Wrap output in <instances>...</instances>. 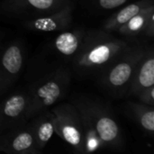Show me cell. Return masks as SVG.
<instances>
[{"label": "cell", "instance_id": "obj_1", "mask_svg": "<svg viewBox=\"0 0 154 154\" xmlns=\"http://www.w3.org/2000/svg\"><path fill=\"white\" fill-rule=\"evenodd\" d=\"M134 42L102 28L86 30L81 48L69 63L72 74L79 79L97 77Z\"/></svg>", "mask_w": 154, "mask_h": 154}, {"label": "cell", "instance_id": "obj_2", "mask_svg": "<svg viewBox=\"0 0 154 154\" xmlns=\"http://www.w3.org/2000/svg\"><path fill=\"white\" fill-rule=\"evenodd\" d=\"M71 78L70 67L60 63L31 82L27 88V120L63 100L69 92Z\"/></svg>", "mask_w": 154, "mask_h": 154}, {"label": "cell", "instance_id": "obj_3", "mask_svg": "<svg viewBox=\"0 0 154 154\" xmlns=\"http://www.w3.org/2000/svg\"><path fill=\"white\" fill-rule=\"evenodd\" d=\"M69 102L94 126L106 148L116 151L124 149L125 140L122 130L108 103L101 98L86 94L74 96Z\"/></svg>", "mask_w": 154, "mask_h": 154}, {"label": "cell", "instance_id": "obj_4", "mask_svg": "<svg viewBox=\"0 0 154 154\" xmlns=\"http://www.w3.org/2000/svg\"><path fill=\"white\" fill-rule=\"evenodd\" d=\"M147 43L134 42L115 61L97 76L102 89L113 98L127 97L135 69Z\"/></svg>", "mask_w": 154, "mask_h": 154}, {"label": "cell", "instance_id": "obj_5", "mask_svg": "<svg viewBox=\"0 0 154 154\" xmlns=\"http://www.w3.org/2000/svg\"><path fill=\"white\" fill-rule=\"evenodd\" d=\"M50 109L53 115L55 134L73 152L85 154L83 121L78 108L71 102H61Z\"/></svg>", "mask_w": 154, "mask_h": 154}, {"label": "cell", "instance_id": "obj_6", "mask_svg": "<svg viewBox=\"0 0 154 154\" xmlns=\"http://www.w3.org/2000/svg\"><path fill=\"white\" fill-rule=\"evenodd\" d=\"M26 55V47L21 39L0 46V99L13 88L23 73Z\"/></svg>", "mask_w": 154, "mask_h": 154}, {"label": "cell", "instance_id": "obj_7", "mask_svg": "<svg viewBox=\"0 0 154 154\" xmlns=\"http://www.w3.org/2000/svg\"><path fill=\"white\" fill-rule=\"evenodd\" d=\"M71 2L73 0H3L0 6L4 13L27 20L56 12Z\"/></svg>", "mask_w": 154, "mask_h": 154}, {"label": "cell", "instance_id": "obj_8", "mask_svg": "<svg viewBox=\"0 0 154 154\" xmlns=\"http://www.w3.org/2000/svg\"><path fill=\"white\" fill-rule=\"evenodd\" d=\"M28 92L16 90L0 101V135L26 122Z\"/></svg>", "mask_w": 154, "mask_h": 154}, {"label": "cell", "instance_id": "obj_9", "mask_svg": "<svg viewBox=\"0 0 154 154\" xmlns=\"http://www.w3.org/2000/svg\"><path fill=\"white\" fill-rule=\"evenodd\" d=\"M84 27L66 29L52 38L46 45L49 53L56 56L63 64H69L79 51L86 33Z\"/></svg>", "mask_w": 154, "mask_h": 154}, {"label": "cell", "instance_id": "obj_10", "mask_svg": "<svg viewBox=\"0 0 154 154\" xmlns=\"http://www.w3.org/2000/svg\"><path fill=\"white\" fill-rule=\"evenodd\" d=\"M0 152L7 154H39L30 122H26L0 135Z\"/></svg>", "mask_w": 154, "mask_h": 154}, {"label": "cell", "instance_id": "obj_11", "mask_svg": "<svg viewBox=\"0 0 154 154\" xmlns=\"http://www.w3.org/2000/svg\"><path fill=\"white\" fill-rule=\"evenodd\" d=\"M75 6L76 4L73 1L51 14L24 20L23 24L28 31L34 32L48 33L61 32L70 28Z\"/></svg>", "mask_w": 154, "mask_h": 154}, {"label": "cell", "instance_id": "obj_12", "mask_svg": "<svg viewBox=\"0 0 154 154\" xmlns=\"http://www.w3.org/2000/svg\"><path fill=\"white\" fill-rule=\"evenodd\" d=\"M154 87V50L147 45L135 69L127 97H135L145 89Z\"/></svg>", "mask_w": 154, "mask_h": 154}, {"label": "cell", "instance_id": "obj_13", "mask_svg": "<svg viewBox=\"0 0 154 154\" xmlns=\"http://www.w3.org/2000/svg\"><path fill=\"white\" fill-rule=\"evenodd\" d=\"M120 35L133 40L137 37H154V5L142 10L116 32Z\"/></svg>", "mask_w": 154, "mask_h": 154}, {"label": "cell", "instance_id": "obj_14", "mask_svg": "<svg viewBox=\"0 0 154 154\" xmlns=\"http://www.w3.org/2000/svg\"><path fill=\"white\" fill-rule=\"evenodd\" d=\"M154 5V0H137L124 5L122 8L114 13L102 24V29L110 32H116L117 29L129 21L132 17L139 14L144 8Z\"/></svg>", "mask_w": 154, "mask_h": 154}, {"label": "cell", "instance_id": "obj_15", "mask_svg": "<svg viewBox=\"0 0 154 154\" xmlns=\"http://www.w3.org/2000/svg\"><path fill=\"white\" fill-rule=\"evenodd\" d=\"M32 128L34 139L42 152L55 134L53 115L51 109L44 110L29 120Z\"/></svg>", "mask_w": 154, "mask_h": 154}, {"label": "cell", "instance_id": "obj_16", "mask_svg": "<svg viewBox=\"0 0 154 154\" xmlns=\"http://www.w3.org/2000/svg\"><path fill=\"white\" fill-rule=\"evenodd\" d=\"M127 107L142 131L152 136L154 134V106L143 102H128Z\"/></svg>", "mask_w": 154, "mask_h": 154}, {"label": "cell", "instance_id": "obj_17", "mask_svg": "<svg viewBox=\"0 0 154 154\" xmlns=\"http://www.w3.org/2000/svg\"><path fill=\"white\" fill-rule=\"evenodd\" d=\"M75 4H79L83 8L90 13L102 14L118 9L130 0H73Z\"/></svg>", "mask_w": 154, "mask_h": 154}, {"label": "cell", "instance_id": "obj_18", "mask_svg": "<svg viewBox=\"0 0 154 154\" xmlns=\"http://www.w3.org/2000/svg\"><path fill=\"white\" fill-rule=\"evenodd\" d=\"M137 98L139 99L140 102H143L146 105L154 106V87L150 88L148 89L143 90V92H141Z\"/></svg>", "mask_w": 154, "mask_h": 154}, {"label": "cell", "instance_id": "obj_19", "mask_svg": "<svg viewBox=\"0 0 154 154\" xmlns=\"http://www.w3.org/2000/svg\"><path fill=\"white\" fill-rule=\"evenodd\" d=\"M0 37H1V33H0Z\"/></svg>", "mask_w": 154, "mask_h": 154}]
</instances>
